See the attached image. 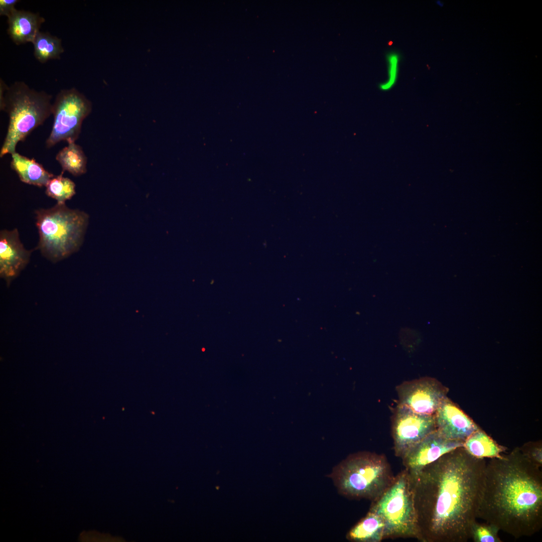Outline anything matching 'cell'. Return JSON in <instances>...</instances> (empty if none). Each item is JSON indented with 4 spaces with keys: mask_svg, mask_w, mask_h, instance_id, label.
I'll return each mask as SVG.
<instances>
[{
    "mask_svg": "<svg viewBox=\"0 0 542 542\" xmlns=\"http://www.w3.org/2000/svg\"><path fill=\"white\" fill-rule=\"evenodd\" d=\"M391 421L394 454L400 458L436 430L434 414L417 413L399 404L394 409Z\"/></svg>",
    "mask_w": 542,
    "mask_h": 542,
    "instance_id": "8",
    "label": "cell"
},
{
    "mask_svg": "<svg viewBox=\"0 0 542 542\" xmlns=\"http://www.w3.org/2000/svg\"><path fill=\"white\" fill-rule=\"evenodd\" d=\"M11 168L17 173L20 180L26 184L38 187L46 186L54 176L34 159L28 158L16 152L12 154Z\"/></svg>",
    "mask_w": 542,
    "mask_h": 542,
    "instance_id": "14",
    "label": "cell"
},
{
    "mask_svg": "<svg viewBox=\"0 0 542 542\" xmlns=\"http://www.w3.org/2000/svg\"><path fill=\"white\" fill-rule=\"evenodd\" d=\"M52 98L51 94L31 88L23 81H16L7 86L0 98L1 110L6 111L9 117L1 157L16 152L18 143L52 114Z\"/></svg>",
    "mask_w": 542,
    "mask_h": 542,
    "instance_id": "5",
    "label": "cell"
},
{
    "mask_svg": "<svg viewBox=\"0 0 542 542\" xmlns=\"http://www.w3.org/2000/svg\"><path fill=\"white\" fill-rule=\"evenodd\" d=\"M437 4H438V5H439L440 6H443V4H442V3L441 2H440V1H438V2H437Z\"/></svg>",
    "mask_w": 542,
    "mask_h": 542,
    "instance_id": "24",
    "label": "cell"
},
{
    "mask_svg": "<svg viewBox=\"0 0 542 542\" xmlns=\"http://www.w3.org/2000/svg\"><path fill=\"white\" fill-rule=\"evenodd\" d=\"M378 514L384 523L383 539L415 538L420 535L410 474L403 469L388 488L369 509Z\"/></svg>",
    "mask_w": 542,
    "mask_h": 542,
    "instance_id": "6",
    "label": "cell"
},
{
    "mask_svg": "<svg viewBox=\"0 0 542 542\" xmlns=\"http://www.w3.org/2000/svg\"><path fill=\"white\" fill-rule=\"evenodd\" d=\"M464 442L448 439L436 429L411 448L401 458L410 474H414L445 454L460 447Z\"/></svg>",
    "mask_w": 542,
    "mask_h": 542,
    "instance_id": "10",
    "label": "cell"
},
{
    "mask_svg": "<svg viewBox=\"0 0 542 542\" xmlns=\"http://www.w3.org/2000/svg\"><path fill=\"white\" fill-rule=\"evenodd\" d=\"M39 233L37 249L53 262L63 260L78 251L82 244L88 223L84 211L57 203L35 211Z\"/></svg>",
    "mask_w": 542,
    "mask_h": 542,
    "instance_id": "4",
    "label": "cell"
},
{
    "mask_svg": "<svg viewBox=\"0 0 542 542\" xmlns=\"http://www.w3.org/2000/svg\"><path fill=\"white\" fill-rule=\"evenodd\" d=\"M34 55L40 63L59 59L64 51L61 40L48 32L40 31L33 42Z\"/></svg>",
    "mask_w": 542,
    "mask_h": 542,
    "instance_id": "18",
    "label": "cell"
},
{
    "mask_svg": "<svg viewBox=\"0 0 542 542\" xmlns=\"http://www.w3.org/2000/svg\"><path fill=\"white\" fill-rule=\"evenodd\" d=\"M499 530L493 524L476 521L471 528L470 536L474 542H501L498 535Z\"/></svg>",
    "mask_w": 542,
    "mask_h": 542,
    "instance_id": "20",
    "label": "cell"
},
{
    "mask_svg": "<svg viewBox=\"0 0 542 542\" xmlns=\"http://www.w3.org/2000/svg\"><path fill=\"white\" fill-rule=\"evenodd\" d=\"M463 447L472 456L482 459L500 458L506 450L480 428L464 441Z\"/></svg>",
    "mask_w": 542,
    "mask_h": 542,
    "instance_id": "16",
    "label": "cell"
},
{
    "mask_svg": "<svg viewBox=\"0 0 542 542\" xmlns=\"http://www.w3.org/2000/svg\"><path fill=\"white\" fill-rule=\"evenodd\" d=\"M44 22L38 13L16 9L8 18V34L17 45L33 43Z\"/></svg>",
    "mask_w": 542,
    "mask_h": 542,
    "instance_id": "13",
    "label": "cell"
},
{
    "mask_svg": "<svg viewBox=\"0 0 542 542\" xmlns=\"http://www.w3.org/2000/svg\"><path fill=\"white\" fill-rule=\"evenodd\" d=\"M63 172L66 171L74 176H79L87 171V157L82 148L75 142H69L56 156Z\"/></svg>",
    "mask_w": 542,
    "mask_h": 542,
    "instance_id": "17",
    "label": "cell"
},
{
    "mask_svg": "<svg viewBox=\"0 0 542 542\" xmlns=\"http://www.w3.org/2000/svg\"><path fill=\"white\" fill-rule=\"evenodd\" d=\"M19 1L18 0H1L0 1V15L5 16L7 18L16 10L15 5Z\"/></svg>",
    "mask_w": 542,
    "mask_h": 542,
    "instance_id": "23",
    "label": "cell"
},
{
    "mask_svg": "<svg viewBox=\"0 0 542 542\" xmlns=\"http://www.w3.org/2000/svg\"><path fill=\"white\" fill-rule=\"evenodd\" d=\"M31 251L21 242L17 228L0 232V276L8 286L29 262Z\"/></svg>",
    "mask_w": 542,
    "mask_h": 542,
    "instance_id": "11",
    "label": "cell"
},
{
    "mask_svg": "<svg viewBox=\"0 0 542 542\" xmlns=\"http://www.w3.org/2000/svg\"><path fill=\"white\" fill-rule=\"evenodd\" d=\"M388 62V79L381 83L379 87L383 91H387L395 84L398 72L399 57L395 52L390 53L387 57Z\"/></svg>",
    "mask_w": 542,
    "mask_h": 542,
    "instance_id": "21",
    "label": "cell"
},
{
    "mask_svg": "<svg viewBox=\"0 0 542 542\" xmlns=\"http://www.w3.org/2000/svg\"><path fill=\"white\" fill-rule=\"evenodd\" d=\"M522 453L532 463L542 466V444L541 441L528 442L519 448Z\"/></svg>",
    "mask_w": 542,
    "mask_h": 542,
    "instance_id": "22",
    "label": "cell"
},
{
    "mask_svg": "<svg viewBox=\"0 0 542 542\" xmlns=\"http://www.w3.org/2000/svg\"><path fill=\"white\" fill-rule=\"evenodd\" d=\"M91 110V101L75 88L60 90L52 104L53 123L46 147L51 148L61 141L75 142L82 122Z\"/></svg>",
    "mask_w": 542,
    "mask_h": 542,
    "instance_id": "7",
    "label": "cell"
},
{
    "mask_svg": "<svg viewBox=\"0 0 542 542\" xmlns=\"http://www.w3.org/2000/svg\"><path fill=\"white\" fill-rule=\"evenodd\" d=\"M486 464L484 459L460 447L419 472L409 473L420 541L467 542L471 538Z\"/></svg>",
    "mask_w": 542,
    "mask_h": 542,
    "instance_id": "1",
    "label": "cell"
},
{
    "mask_svg": "<svg viewBox=\"0 0 542 542\" xmlns=\"http://www.w3.org/2000/svg\"><path fill=\"white\" fill-rule=\"evenodd\" d=\"M384 526L382 518L369 509L366 516L348 531L346 538L355 542H380L384 539Z\"/></svg>",
    "mask_w": 542,
    "mask_h": 542,
    "instance_id": "15",
    "label": "cell"
},
{
    "mask_svg": "<svg viewBox=\"0 0 542 542\" xmlns=\"http://www.w3.org/2000/svg\"><path fill=\"white\" fill-rule=\"evenodd\" d=\"M436 429L445 438L464 442L479 426L448 396L434 414Z\"/></svg>",
    "mask_w": 542,
    "mask_h": 542,
    "instance_id": "12",
    "label": "cell"
},
{
    "mask_svg": "<svg viewBox=\"0 0 542 542\" xmlns=\"http://www.w3.org/2000/svg\"><path fill=\"white\" fill-rule=\"evenodd\" d=\"M395 389L398 404L425 415H434L449 390L438 379L428 376L403 381Z\"/></svg>",
    "mask_w": 542,
    "mask_h": 542,
    "instance_id": "9",
    "label": "cell"
},
{
    "mask_svg": "<svg viewBox=\"0 0 542 542\" xmlns=\"http://www.w3.org/2000/svg\"><path fill=\"white\" fill-rule=\"evenodd\" d=\"M328 476L343 496L372 502L381 496L395 478L386 456L369 451L349 455Z\"/></svg>",
    "mask_w": 542,
    "mask_h": 542,
    "instance_id": "3",
    "label": "cell"
},
{
    "mask_svg": "<svg viewBox=\"0 0 542 542\" xmlns=\"http://www.w3.org/2000/svg\"><path fill=\"white\" fill-rule=\"evenodd\" d=\"M515 448L486 464L477 518L516 538L542 527V473Z\"/></svg>",
    "mask_w": 542,
    "mask_h": 542,
    "instance_id": "2",
    "label": "cell"
},
{
    "mask_svg": "<svg viewBox=\"0 0 542 542\" xmlns=\"http://www.w3.org/2000/svg\"><path fill=\"white\" fill-rule=\"evenodd\" d=\"M60 175L54 176L46 185V194L59 204H65L76 194L75 184L71 179Z\"/></svg>",
    "mask_w": 542,
    "mask_h": 542,
    "instance_id": "19",
    "label": "cell"
}]
</instances>
